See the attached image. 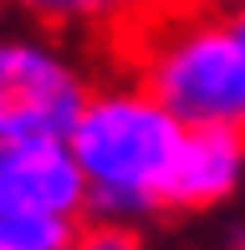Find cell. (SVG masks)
Returning a JSON list of instances; mask_svg holds the SVG:
<instances>
[{"label":"cell","instance_id":"6da1fadb","mask_svg":"<svg viewBox=\"0 0 245 250\" xmlns=\"http://www.w3.org/2000/svg\"><path fill=\"white\" fill-rule=\"evenodd\" d=\"M184 128L189 123H179L163 102H153L138 87L97 92L72 128V153L107 204L153 209V194L184 143Z\"/></svg>","mask_w":245,"mask_h":250},{"label":"cell","instance_id":"7a4b0ae2","mask_svg":"<svg viewBox=\"0 0 245 250\" xmlns=\"http://www.w3.org/2000/svg\"><path fill=\"white\" fill-rule=\"evenodd\" d=\"M87 87L41 46H0V138H66L87 112Z\"/></svg>","mask_w":245,"mask_h":250},{"label":"cell","instance_id":"3957f363","mask_svg":"<svg viewBox=\"0 0 245 250\" xmlns=\"http://www.w3.org/2000/svg\"><path fill=\"white\" fill-rule=\"evenodd\" d=\"M82 164L61 138H0V214L72 220L82 209Z\"/></svg>","mask_w":245,"mask_h":250},{"label":"cell","instance_id":"277c9868","mask_svg":"<svg viewBox=\"0 0 245 250\" xmlns=\"http://www.w3.org/2000/svg\"><path fill=\"white\" fill-rule=\"evenodd\" d=\"M240 174H245V128L189 123L179 153L153 194V209H184V214L209 209L240 184Z\"/></svg>","mask_w":245,"mask_h":250},{"label":"cell","instance_id":"5b68a950","mask_svg":"<svg viewBox=\"0 0 245 250\" xmlns=\"http://www.w3.org/2000/svg\"><path fill=\"white\" fill-rule=\"evenodd\" d=\"M72 250H138V235L122 225H92V230H77Z\"/></svg>","mask_w":245,"mask_h":250},{"label":"cell","instance_id":"8992f818","mask_svg":"<svg viewBox=\"0 0 245 250\" xmlns=\"http://www.w3.org/2000/svg\"><path fill=\"white\" fill-rule=\"evenodd\" d=\"M20 5H26L31 16L51 21V26H61V21H77V16H92V21H97V0H20Z\"/></svg>","mask_w":245,"mask_h":250},{"label":"cell","instance_id":"52a82bcc","mask_svg":"<svg viewBox=\"0 0 245 250\" xmlns=\"http://www.w3.org/2000/svg\"><path fill=\"white\" fill-rule=\"evenodd\" d=\"M118 5H128V0H97V21H102L107 10H118Z\"/></svg>","mask_w":245,"mask_h":250},{"label":"cell","instance_id":"ba28073f","mask_svg":"<svg viewBox=\"0 0 245 250\" xmlns=\"http://www.w3.org/2000/svg\"><path fill=\"white\" fill-rule=\"evenodd\" d=\"M235 21H240V36H245V5H240V10H235Z\"/></svg>","mask_w":245,"mask_h":250},{"label":"cell","instance_id":"9c48e42d","mask_svg":"<svg viewBox=\"0 0 245 250\" xmlns=\"http://www.w3.org/2000/svg\"><path fill=\"white\" fill-rule=\"evenodd\" d=\"M209 5H245V0H209Z\"/></svg>","mask_w":245,"mask_h":250}]
</instances>
